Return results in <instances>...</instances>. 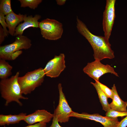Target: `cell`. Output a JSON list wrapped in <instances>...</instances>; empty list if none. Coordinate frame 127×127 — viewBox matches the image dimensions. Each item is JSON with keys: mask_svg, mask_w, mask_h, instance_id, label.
<instances>
[{"mask_svg": "<svg viewBox=\"0 0 127 127\" xmlns=\"http://www.w3.org/2000/svg\"><path fill=\"white\" fill-rule=\"evenodd\" d=\"M70 117L94 120L100 123L104 127H117L119 123L117 118L103 116L97 113L90 114L85 112L79 113L73 111Z\"/></svg>", "mask_w": 127, "mask_h": 127, "instance_id": "obj_10", "label": "cell"}, {"mask_svg": "<svg viewBox=\"0 0 127 127\" xmlns=\"http://www.w3.org/2000/svg\"><path fill=\"white\" fill-rule=\"evenodd\" d=\"M52 123L51 125L49 127H62L59 124L57 118L53 116Z\"/></svg>", "mask_w": 127, "mask_h": 127, "instance_id": "obj_26", "label": "cell"}, {"mask_svg": "<svg viewBox=\"0 0 127 127\" xmlns=\"http://www.w3.org/2000/svg\"><path fill=\"white\" fill-rule=\"evenodd\" d=\"M53 117V114L45 110H38L26 116L23 120L29 125L35 123H46L51 121Z\"/></svg>", "mask_w": 127, "mask_h": 127, "instance_id": "obj_11", "label": "cell"}, {"mask_svg": "<svg viewBox=\"0 0 127 127\" xmlns=\"http://www.w3.org/2000/svg\"><path fill=\"white\" fill-rule=\"evenodd\" d=\"M91 83L95 87L97 91L103 110L107 112L111 109L107 101L108 98L102 91L96 82L95 81V83L91 82Z\"/></svg>", "mask_w": 127, "mask_h": 127, "instance_id": "obj_16", "label": "cell"}, {"mask_svg": "<svg viewBox=\"0 0 127 127\" xmlns=\"http://www.w3.org/2000/svg\"><path fill=\"white\" fill-rule=\"evenodd\" d=\"M83 71L89 76L98 81H99V79L101 76L107 73H110L119 76L113 67L108 64H103L100 61L95 60L88 63Z\"/></svg>", "mask_w": 127, "mask_h": 127, "instance_id": "obj_6", "label": "cell"}, {"mask_svg": "<svg viewBox=\"0 0 127 127\" xmlns=\"http://www.w3.org/2000/svg\"><path fill=\"white\" fill-rule=\"evenodd\" d=\"M57 4L61 6L64 4L66 1V0H56Z\"/></svg>", "mask_w": 127, "mask_h": 127, "instance_id": "obj_28", "label": "cell"}, {"mask_svg": "<svg viewBox=\"0 0 127 127\" xmlns=\"http://www.w3.org/2000/svg\"><path fill=\"white\" fill-rule=\"evenodd\" d=\"M111 89L114 93V96L112 102L109 104L111 109L118 111L127 112V102L123 101L120 98L115 84Z\"/></svg>", "mask_w": 127, "mask_h": 127, "instance_id": "obj_14", "label": "cell"}, {"mask_svg": "<svg viewBox=\"0 0 127 127\" xmlns=\"http://www.w3.org/2000/svg\"><path fill=\"white\" fill-rule=\"evenodd\" d=\"M32 45L31 40L27 37L22 35L17 36L13 43L0 46V58L11 60V56L13 53L22 49H29Z\"/></svg>", "mask_w": 127, "mask_h": 127, "instance_id": "obj_5", "label": "cell"}, {"mask_svg": "<svg viewBox=\"0 0 127 127\" xmlns=\"http://www.w3.org/2000/svg\"><path fill=\"white\" fill-rule=\"evenodd\" d=\"M127 126V116L119 122L117 127H126Z\"/></svg>", "mask_w": 127, "mask_h": 127, "instance_id": "obj_25", "label": "cell"}, {"mask_svg": "<svg viewBox=\"0 0 127 127\" xmlns=\"http://www.w3.org/2000/svg\"><path fill=\"white\" fill-rule=\"evenodd\" d=\"M19 72L9 78L1 79L0 82V91L1 97L5 100V106H8L10 103L15 102L20 106L23 105L20 99L27 100L28 97L23 96L18 82Z\"/></svg>", "mask_w": 127, "mask_h": 127, "instance_id": "obj_2", "label": "cell"}, {"mask_svg": "<svg viewBox=\"0 0 127 127\" xmlns=\"http://www.w3.org/2000/svg\"><path fill=\"white\" fill-rule=\"evenodd\" d=\"M41 17V16L38 14L35 15L34 17L32 15L27 16L26 14L24 15V22L16 27L13 36L22 35L24 31L29 28H39L38 20Z\"/></svg>", "mask_w": 127, "mask_h": 127, "instance_id": "obj_12", "label": "cell"}, {"mask_svg": "<svg viewBox=\"0 0 127 127\" xmlns=\"http://www.w3.org/2000/svg\"><path fill=\"white\" fill-rule=\"evenodd\" d=\"M45 75L44 69L40 67L28 72L24 76L19 77L18 82L22 94H30L41 85Z\"/></svg>", "mask_w": 127, "mask_h": 127, "instance_id": "obj_3", "label": "cell"}, {"mask_svg": "<svg viewBox=\"0 0 127 127\" xmlns=\"http://www.w3.org/2000/svg\"><path fill=\"white\" fill-rule=\"evenodd\" d=\"M95 81L96 82L102 91L108 97L112 99L114 96V93L112 89H110L107 86L101 83L99 81Z\"/></svg>", "mask_w": 127, "mask_h": 127, "instance_id": "obj_21", "label": "cell"}, {"mask_svg": "<svg viewBox=\"0 0 127 127\" xmlns=\"http://www.w3.org/2000/svg\"><path fill=\"white\" fill-rule=\"evenodd\" d=\"M41 34L45 39L55 40L60 38L63 32V25L58 21L47 18L39 22Z\"/></svg>", "mask_w": 127, "mask_h": 127, "instance_id": "obj_4", "label": "cell"}, {"mask_svg": "<svg viewBox=\"0 0 127 127\" xmlns=\"http://www.w3.org/2000/svg\"><path fill=\"white\" fill-rule=\"evenodd\" d=\"M76 27L78 32L88 41L93 51V56L95 60L100 61L105 59L114 58V52L109 41L104 36L95 35L89 30L85 24L77 16Z\"/></svg>", "mask_w": 127, "mask_h": 127, "instance_id": "obj_1", "label": "cell"}, {"mask_svg": "<svg viewBox=\"0 0 127 127\" xmlns=\"http://www.w3.org/2000/svg\"><path fill=\"white\" fill-rule=\"evenodd\" d=\"M106 115L107 116L113 118L122 117L127 116V112H120L110 109L106 112Z\"/></svg>", "mask_w": 127, "mask_h": 127, "instance_id": "obj_20", "label": "cell"}, {"mask_svg": "<svg viewBox=\"0 0 127 127\" xmlns=\"http://www.w3.org/2000/svg\"><path fill=\"white\" fill-rule=\"evenodd\" d=\"M12 67L6 60L0 59V78L2 79L7 78L12 75Z\"/></svg>", "mask_w": 127, "mask_h": 127, "instance_id": "obj_17", "label": "cell"}, {"mask_svg": "<svg viewBox=\"0 0 127 127\" xmlns=\"http://www.w3.org/2000/svg\"><path fill=\"white\" fill-rule=\"evenodd\" d=\"M115 0H106L105 9L103 12V29L104 37L108 41L115 17Z\"/></svg>", "mask_w": 127, "mask_h": 127, "instance_id": "obj_8", "label": "cell"}, {"mask_svg": "<svg viewBox=\"0 0 127 127\" xmlns=\"http://www.w3.org/2000/svg\"><path fill=\"white\" fill-rule=\"evenodd\" d=\"M26 115V113L23 112L17 115L0 114V125L2 126L18 123L21 121L23 120Z\"/></svg>", "mask_w": 127, "mask_h": 127, "instance_id": "obj_15", "label": "cell"}, {"mask_svg": "<svg viewBox=\"0 0 127 127\" xmlns=\"http://www.w3.org/2000/svg\"><path fill=\"white\" fill-rule=\"evenodd\" d=\"M5 15L2 13L0 12V23L4 29L5 37H7L8 35V31L7 29L8 25L5 21Z\"/></svg>", "mask_w": 127, "mask_h": 127, "instance_id": "obj_22", "label": "cell"}, {"mask_svg": "<svg viewBox=\"0 0 127 127\" xmlns=\"http://www.w3.org/2000/svg\"><path fill=\"white\" fill-rule=\"evenodd\" d=\"M66 67L65 55L62 53L49 61L44 69L45 75L54 78L58 77Z\"/></svg>", "mask_w": 127, "mask_h": 127, "instance_id": "obj_9", "label": "cell"}, {"mask_svg": "<svg viewBox=\"0 0 127 127\" xmlns=\"http://www.w3.org/2000/svg\"><path fill=\"white\" fill-rule=\"evenodd\" d=\"M0 2V12L6 15L13 11L10 0H1Z\"/></svg>", "mask_w": 127, "mask_h": 127, "instance_id": "obj_18", "label": "cell"}, {"mask_svg": "<svg viewBox=\"0 0 127 127\" xmlns=\"http://www.w3.org/2000/svg\"><path fill=\"white\" fill-rule=\"evenodd\" d=\"M22 7H28L35 9L42 2V0H19Z\"/></svg>", "mask_w": 127, "mask_h": 127, "instance_id": "obj_19", "label": "cell"}, {"mask_svg": "<svg viewBox=\"0 0 127 127\" xmlns=\"http://www.w3.org/2000/svg\"><path fill=\"white\" fill-rule=\"evenodd\" d=\"M59 99L58 106L54 111L53 116L56 117L58 122L66 123L69 121L70 115L73 111L68 104L63 92L61 83L58 85Z\"/></svg>", "mask_w": 127, "mask_h": 127, "instance_id": "obj_7", "label": "cell"}, {"mask_svg": "<svg viewBox=\"0 0 127 127\" xmlns=\"http://www.w3.org/2000/svg\"><path fill=\"white\" fill-rule=\"evenodd\" d=\"M6 37L4 29L1 25H0V44H1L4 40Z\"/></svg>", "mask_w": 127, "mask_h": 127, "instance_id": "obj_23", "label": "cell"}, {"mask_svg": "<svg viewBox=\"0 0 127 127\" xmlns=\"http://www.w3.org/2000/svg\"><path fill=\"white\" fill-rule=\"evenodd\" d=\"M25 127H47L46 123H38L35 124L29 125Z\"/></svg>", "mask_w": 127, "mask_h": 127, "instance_id": "obj_27", "label": "cell"}, {"mask_svg": "<svg viewBox=\"0 0 127 127\" xmlns=\"http://www.w3.org/2000/svg\"><path fill=\"white\" fill-rule=\"evenodd\" d=\"M22 53V51L21 50L17 51L13 53L11 55V60H15Z\"/></svg>", "mask_w": 127, "mask_h": 127, "instance_id": "obj_24", "label": "cell"}, {"mask_svg": "<svg viewBox=\"0 0 127 127\" xmlns=\"http://www.w3.org/2000/svg\"><path fill=\"white\" fill-rule=\"evenodd\" d=\"M24 15L17 14L12 11L5 16L6 21L8 25L9 34L13 36L16 26L23 21Z\"/></svg>", "mask_w": 127, "mask_h": 127, "instance_id": "obj_13", "label": "cell"}]
</instances>
